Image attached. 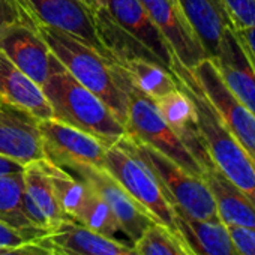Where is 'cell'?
<instances>
[{
  "label": "cell",
  "instance_id": "cell-1",
  "mask_svg": "<svg viewBox=\"0 0 255 255\" xmlns=\"http://www.w3.org/2000/svg\"><path fill=\"white\" fill-rule=\"evenodd\" d=\"M173 71L179 86L192 99L200 134L213 165L255 206V162L225 128L215 108L203 93L191 69L174 62Z\"/></svg>",
  "mask_w": 255,
  "mask_h": 255
},
{
  "label": "cell",
  "instance_id": "cell-11",
  "mask_svg": "<svg viewBox=\"0 0 255 255\" xmlns=\"http://www.w3.org/2000/svg\"><path fill=\"white\" fill-rule=\"evenodd\" d=\"M71 174L84 180L105 200L117 221L120 233L129 239L132 245L152 224H156L150 215L114 180V177L105 168L89 167L77 170Z\"/></svg>",
  "mask_w": 255,
  "mask_h": 255
},
{
  "label": "cell",
  "instance_id": "cell-2",
  "mask_svg": "<svg viewBox=\"0 0 255 255\" xmlns=\"http://www.w3.org/2000/svg\"><path fill=\"white\" fill-rule=\"evenodd\" d=\"M36 29L63 68L101 98L125 125L128 99L117 65L65 30L44 24H38Z\"/></svg>",
  "mask_w": 255,
  "mask_h": 255
},
{
  "label": "cell",
  "instance_id": "cell-31",
  "mask_svg": "<svg viewBox=\"0 0 255 255\" xmlns=\"http://www.w3.org/2000/svg\"><path fill=\"white\" fill-rule=\"evenodd\" d=\"M240 255H255V228L227 227Z\"/></svg>",
  "mask_w": 255,
  "mask_h": 255
},
{
  "label": "cell",
  "instance_id": "cell-7",
  "mask_svg": "<svg viewBox=\"0 0 255 255\" xmlns=\"http://www.w3.org/2000/svg\"><path fill=\"white\" fill-rule=\"evenodd\" d=\"M45 158L74 173L81 168H104L107 146L96 137L56 119L39 120Z\"/></svg>",
  "mask_w": 255,
  "mask_h": 255
},
{
  "label": "cell",
  "instance_id": "cell-12",
  "mask_svg": "<svg viewBox=\"0 0 255 255\" xmlns=\"http://www.w3.org/2000/svg\"><path fill=\"white\" fill-rule=\"evenodd\" d=\"M140 2L182 66L192 69L201 60L209 59L200 39L186 20L179 0H140Z\"/></svg>",
  "mask_w": 255,
  "mask_h": 255
},
{
  "label": "cell",
  "instance_id": "cell-25",
  "mask_svg": "<svg viewBox=\"0 0 255 255\" xmlns=\"http://www.w3.org/2000/svg\"><path fill=\"white\" fill-rule=\"evenodd\" d=\"M39 162L53 183L54 192L57 195V200H59L63 212L72 221L77 222L90 194H92L90 186L84 180L75 177L68 170L53 164L48 159H42Z\"/></svg>",
  "mask_w": 255,
  "mask_h": 255
},
{
  "label": "cell",
  "instance_id": "cell-24",
  "mask_svg": "<svg viewBox=\"0 0 255 255\" xmlns=\"http://www.w3.org/2000/svg\"><path fill=\"white\" fill-rule=\"evenodd\" d=\"M114 63L125 71L128 78L132 81L137 89L150 96L153 101L179 89L176 74H171L158 63L144 59L117 60Z\"/></svg>",
  "mask_w": 255,
  "mask_h": 255
},
{
  "label": "cell",
  "instance_id": "cell-32",
  "mask_svg": "<svg viewBox=\"0 0 255 255\" xmlns=\"http://www.w3.org/2000/svg\"><path fill=\"white\" fill-rule=\"evenodd\" d=\"M29 240H36L29 233L20 231L5 222L0 221V246H11V245H20Z\"/></svg>",
  "mask_w": 255,
  "mask_h": 255
},
{
  "label": "cell",
  "instance_id": "cell-19",
  "mask_svg": "<svg viewBox=\"0 0 255 255\" xmlns=\"http://www.w3.org/2000/svg\"><path fill=\"white\" fill-rule=\"evenodd\" d=\"M203 179L207 183L216 204L218 216L227 227L255 228V206L237 189L215 165L213 162L204 167Z\"/></svg>",
  "mask_w": 255,
  "mask_h": 255
},
{
  "label": "cell",
  "instance_id": "cell-23",
  "mask_svg": "<svg viewBox=\"0 0 255 255\" xmlns=\"http://www.w3.org/2000/svg\"><path fill=\"white\" fill-rule=\"evenodd\" d=\"M21 179H23V192L33 201V204L45 216L50 231L56 228L59 224H62L63 221L71 219L63 212L57 200V195L54 192L53 183L39 161L27 164Z\"/></svg>",
  "mask_w": 255,
  "mask_h": 255
},
{
  "label": "cell",
  "instance_id": "cell-13",
  "mask_svg": "<svg viewBox=\"0 0 255 255\" xmlns=\"http://www.w3.org/2000/svg\"><path fill=\"white\" fill-rule=\"evenodd\" d=\"M0 153L24 165L47 159L39 120L0 96Z\"/></svg>",
  "mask_w": 255,
  "mask_h": 255
},
{
  "label": "cell",
  "instance_id": "cell-8",
  "mask_svg": "<svg viewBox=\"0 0 255 255\" xmlns=\"http://www.w3.org/2000/svg\"><path fill=\"white\" fill-rule=\"evenodd\" d=\"M191 71L225 128L255 162V114L230 92L212 59L201 60Z\"/></svg>",
  "mask_w": 255,
  "mask_h": 255
},
{
  "label": "cell",
  "instance_id": "cell-30",
  "mask_svg": "<svg viewBox=\"0 0 255 255\" xmlns=\"http://www.w3.org/2000/svg\"><path fill=\"white\" fill-rule=\"evenodd\" d=\"M0 255H60L56 252L44 237L36 240H29L20 245L0 246Z\"/></svg>",
  "mask_w": 255,
  "mask_h": 255
},
{
  "label": "cell",
  "instance_id": "cell-28",
  "mask_svg": "<svg viewBox=\"0 0 255 255\" xmlns=\"http://www.w3.org/2000/svg\"><path fill=\"white\" fill-rule=\"evenodd\" d=\"M234 30L255 27V0H221Z\"/></svg>",
  "mask_w": 255,
  "mask_h": 255
},
{
  "label": "cell",
  "instance_id": "cell-9",
  "mask_svg": "<svg viewBox=\"0 0 255 255\" xmlns=\"http://www.w3.org/2000/svg\"><path fill=\"white\" fill-rule=\"evenodd\" d=\"M0 51L41 87L63 68L38 29L27 23L12 24L0 32Z\"/></svg>",
  "mask_w": 255,
  "mask_h": 255
},
{
  "label": "cell",
  "instance_id": "cell-10",
  "mask_svg": "<svg viewBox=\"0 0 255 255\" xmlns=\"http://www.w3.org/2000/svg\"><path fill=\"white\" fill-rule=\"evenodd\" d=\"M21 2L36 24L65 30L111 60L96 33L95 11L84 3V0H21Z\"/></svg>",
  "mask_w": 255,
  "mask_h": 255
},
{
  "label": "cell",
  "instance_id": "cell-15",
  "mask_svg": "<svg viewBox=\"0 0 255 255\" xmlns=\"http://www.w3.org/2000/svg\"><path fill=\"white\" fill-rule=\"evenodd\" d=\"M44 240L60 255H138L134 245L96 233L75 221H63Z\"/></svg>",
  "mask_w": 255,
  "mask_h": 255
},
{
  "label": "cell",
  "instance_id": "cell-33",
  "mask_svg": "<svg viewBox=\"0 0 255 255\" xmlns=\"http://www.w3.org/2000/svg\"><path fill=\"white\" fill-rule=\"evenodd\" d=\"M246 56L249 57L252 66L255 68V27L254 29H243V30H234Z\"/></svg>",
  "mask_w": 255,
  "mask_h": 255
},
{
  "label": "cell",
  "instance_id": "cell-5",
  "mask_svg": "<svg viewBox=\"0 0 255 255\" xmlns=\"http://www.w3.org/2000/svg\"><path fill=\"white\" fill-rule=\"evenodd\" d=\"M104 168L156 224L177 236L176 215L171 203L152 170L129 147L125 137L116 144L107 147Z\"/></svg>",
  "mask_w": 255,
  "mask_h": 255
},
{
  "label": "cell",
  "instance_id": "cell-34",
  "mask_svg": "<svg viewBox=\"0 0 255 255\" xmlns=\"http://www.w3.org/2000/svg\"><path fill=\"white\" fill-rule=\"evenodd\" d=\"M26 165L0 153V177H17L23 176Z\"/></svg>",
  "mask_w": 255,
  "mask_h": 255
},
{
  "label": "cell",
  "instance_id": "cell-35",
  "mask_svg": "<svg viewBox=\"0 0 255 255\" xmlns=\"http://www.w3.org/2000/svg\"><path fill=\"white\" fill-rule=\"evenodd\" d=\"M84 3L92 9L96 11L99 8H105L107 6V0H84Z\"/></svg>",
  "mask_w": 255,
  "mask_h": 255
},
{
  "label": "cell",
  "instance_id": "cell-18",
  "mask_svg": "<svg viewBox=\"0 0 255 255\" xmlns=\"http://www.w3.org/2000/svg\"><path fill=\"white\" fill-rule=\"evenodd\" d=\"M177 236L191 255H240L221 221L192 219L174 209Z\"/></svg>",
  "mask_w": 255,
  "mask_h": 255
},
{
  "label": "cell",
  "instance_id": "cell-22",
  "mask_svg": "<svg viewBox=\"0 0 255 255\" xmlns=\"http://www.w3.org/2000/svg\"><path fill=\"white\" fill-rule=\"evenodd\" d=\"M95 24H96V33L113 62L144 59L158 63L164 68L162 62L140 39H137L129 32H126L113 20L107 6L95 11Z\"/></svg>",
  "mask_w": 255,
  "mask_h": 255
},
{
  "label": "cell",
  "instance_id": "cell-14",
  "mask_svg": "<svg viewBox=\"0 0 255 255\" xmlns=\"http://www.w3.org/2000/svg\"><path fill=\"white\" fill-rule=\"evenodd\" d=\"M212 62L230 92L255 114V68L246 56L233 27L224 32Z\"/></svg>",
  "mask_w": 255,
  "mask_h": 255
},
{
  "label": "cell",
  "instance_id": "cell-17",
  "mask_svg": "<svg viewBox=\"0 0 255 255\" xmlns=\"http://www.w3.org/2000/svg\"><path fill=\"white\" fill-rule=\"evenodd\" d=\"M155 104L164 120L179 135L188 150L200 162L203 170L204 167L212 164V159L206 150L203 137L200 134L194 102L188 96V93L179 86V89L158 98Z\"/></svg>",
  "mask_w": 255,
  "mask_h": 255
},
{
  "label": "cell",
  "instance_id": "cell-3",
  "mask_svg": "<svg viewBox=\"0 0 255 255\" xmlns=\"http://www.w3.org/2000/svg\"><path fill=\"white\" fill-rule=\"evenodd\" d=\"M42 90L51 105L53 119L96 137L107 147L126 137L125 125L110 107L65 68L56 71Z\"/></svg>",
  "mask_w": 255,
  "mask_h": 255
},
{
  "label": "cell",
  "instance_id": "cell-20",
  "mask_svg": "<svg viewBox=\"0 0 255 255\" xmlns=\"http://www.w3.org/2000/svg\"><path fill=\"white\" fill-rule=\"evenodd\" d=\"M0 96L32 113L38 120L53 119V110L42 87L20 71L2 51H0Z\"/></svg>",
  "mask_w": 255,
  "mask_h": 255
},
{
  "label": "cell",
  "instance_id": "cell-16",
  "mask_svg": "<svg viewBox=\"0 0 255 255\" xmlns=\"http://www.w3.org/2000/svg\"><path fill=\"white\" fill-rule=\"evenodd\" d=\"M107 9L120 27L140 39L162 62L164 68L174 74L176 57L140 0H107Z\"/></svg>",
  "mask_w": 255,
  "mask_h": 255
},
{
  "label": "cell",
  "instance_id": "cell-27",
  "mask_svg": "<svg viewBox=\"0 0 255 255\" xmlns=\"http://www.w3.org/2000/svg\"><path fill=\"white\" fill-rule=\"evenodd\" d=\"M138 255H191L179 236L159 224H152L134 243Z\"/></svg>",
  "mask_w": 255,
  "mask_h": 255
},
{
  "label": "cell",
  "instance_id": "cell-21",
  "mask_svg": "<svg viewBox=\"0 0 255 255\" xmlns=\"http://www.w3.org/2000/svg\"><path fill=\"white\" fill-rule=\"evenodd\" d=\"M179 5L207 57L212 59L219 48L224 32L233 27L221 0H179Z\"/></svg>",
  "mask_w": 255,
  "mask_h": 255
},
{
  "label": "cell",
  "instance_id": "cell-26",
  "mask_svg": "<svg viewBox=\"0 0 255 255\" xmlns=\"http://www.w3.org/2000/svg\"><path fill=\"white\" fill-rule=\"evenodd\" d=\"M23 195V179L17 177H0V221L32 234L36 239L47 236L45 231L32 225L21 209Z\"/></svg>",
  "mask_w": 255,
  "mask_h": 255
},
{
  "label": "cell",
  "instance_id": "cell-4",
  "mask_svg": "<svg viewBox=\"0 0 255 255\" xmlns=\"http://www.w3.org/2000/svg\"><path fill=\"white\" fill-rule=\"evenodd\" d=\"M119 71L128 99L125 120L126 135L155 149L186 171L203 177V167L164 120L155 101L137 89L122 68Z\"/></svg>",
  "mask_w": 255,
  "mask_h": 255
},
{
  "label": "cell",
  "instance_id": "cell-29",
  "mask_svg": "<svg viewBox=\"0 0 255 255\" xmlns=\"http://www.w3.org/2000/svg\"><path fill=\"white\" fill-rule=\"evenodd\" d=\"M18 23L38 26L21 0H0V32Z\"/></svg>",
  "mask_w": 255,
  "mask_h": 255
},
{
  "label": "cell",
  "instance_id": "cell-6",
  "mask_svg": "<svg viewBox=\"0 0 255 255\" xmlns=\"http://www.w3.org/2000/svg\"><path fill=\"white\" fill-rule=\"evenodd\" d=\"M129 147L146 162L158 179L173 209L200 221H219L215 198L203 177L195 176L155 149L125 137Z\"/></svg>",
  "mask_w": 255,
  "mask_h": 255
}]
</instances>
